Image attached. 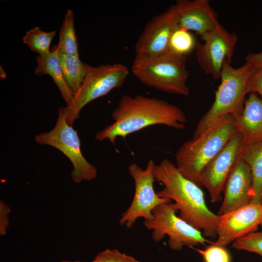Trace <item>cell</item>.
<instances>
[{
  "mask_svg": "<svg viewBox=\"0 0 262 262\" xmlns=\"http://www.w3.org/2000/svg\"><path fill=\"white\" fill-rule=\"evenodd\" d=\"M112 116L114 122L98 132L96 140L108 139L115 144L118 137L125 138L150 126L163 125L182 130L187 122L184 113L177 105L140 95L122 96Z\"/></svg>",
  "mask_w": 262,
  "mask_h": 262,
  "instance_id": "obj_1",
  "label": "cell"
},
{
  "mask_svg": "<svg viewBox=\"0 0 262 262\" xmlns=\"http://www.w3.org/2000/svg\"><path fill=\"white\" fill-rule=\"evenodd\" d=\"M154 175L156 181L164 186L157 192L158 196L173 200L179 216L204 237L216 238L218 215L208 207L200 186L182 176L176 165L166 159L155 165Z\"/></svg>",
  "mask_w": 262,
  "mask_h": 262,
  "instance_id": "obj_2",
  "label": "cell"
},
{
  "mask_svg": "<svg viewBox=\"0 0 262 262\" xmlns=\"http://www.w3.org/2000/svg\"><path fill=\"white\" fill-rule=\"evenodd\" d=\"M237 133L232 116L221 118L178 149L175 159L178 170L199 186L203 169Z\"/></svg>",
  "mask_w": 262,
  "mask_h": 262,
  "instance_id": "obj_3",
  "label": "cell"
},
{
  "mask_svg": "<svg viewBox=\"0 0 262 262\" xmlns=\"http://www.w3.org/2000/svg\"><path fill=\"white\" fill-rule=\"evenodd\" d=\"M230 64L228 62L224 64L220 74L221 83L215 92L214 100L198 121L193 137L200 135L221 118L242 112L253 68L247 63L238 68L232 67Z\"/></svg>",
  "mask_w": 262,
  "mask_h": 262,
  "instance_id": "obj_4",
  "label": "cell"
},
{
  "mask_svg": "<svg viewBox=\"0 0 262 262\" xmlns=\"http://www.w3.org/2000/svg\"><path fill=\"white\" fill-rule=\"evenodd\" d=\"M186 57L169 51L160 55L134 58L132 74L149 88L171 94L188 96L189 72Z\"/></svg>",
  "mask_w": 262,
  "mask_h": 262,
  "instance_id": "obj_5",
  "label": "cell"
},
{
  "mask_svg": "<svg viewBox=\"0 0 262 262\" xmlns=\"http://www.w3.org/2000/svg\"><path fill=\"white\" fill-rule=\"evenodd\" d=\"M66 116V107H60L54 128L36 135L35 141L37 144L56 148L69 159L73 166L71 177L75 182L93 180L97 176V168L83 156L77 132L68 124Z\"/></svg>",
  "mask_w": 262,
  "mask_h": 262,
  "instance_id": "obj_6",
  "label": "cell"
},
{
  "mask_svg": "<svg viewBox=\"0 0 262 262\" xmlns=\"http://www.w3.org/2000/svg\"><path fill=\"white\" fill-rule=\"evenodd\" d=\"M85 66L86 74L82 84L66 106V121L71 126L86 104L121 87L129 74L128 67L121 64L93 66L85 63Z\"/></svg>",
  "mask_w": 262,
  "mask_h": 262,
  "instance_id": "obj_7",
  "label": "cell"
},
{
  "mask_svg": "<svg viewBox=\"0 0 262 262\" xmlns=\"http://www.w3.org/2000/svg\"><path fill=\"white\" fill-rule=\"evenodd\" d=\"M177 212L173 203H165L152 211L151 219L144 220V226L152 230L154 241L160 242L167 235L168 246L174 250H181L185 246L193 247L210 243L201 231L177 216Z\"/></svg>",
  "mask_w": 262,
  "mask_h": 262,
  "instance_id": "obj_8",
  "label": "cell"
},
{
  "mask_svg": "<svg viewBox=\"0 0 262 262\" xmlns=\"http://www.w3.org/2000/svg\"><path fill=\"white\" fill-rule=\"evenodd\" d=\"M155 165L151 159L148 161L145 169L134 163L129 165L128 170L134 180L135 192L131 203L121 215L119 221L120 225L130 229L138 218L150 220L153 218L152 211L157 206L172 201L168 198L160 197L155 191L154 183L156 180L154 170Z\"/></svg>",
  "mask_w": 262,
  "mask_h": 262,
  "instance_id": "obj_9",
  "label": "cell"
},
{
  "mask_svg": "<svg viewBox=\"0 0 262 262\" xmlns=\"http://www.w3.org/2000/svg\"><path fill=\"white\" fill-rule=\"evenodd\" d=\"M196 46L197 61L201 68L215 79L220 78L224 64H231L238 37L227 31L218 22Z\"/></svg>",
  "mask_w": 262,
  "mask_h": 262,
  "instance_id": "obj_10",
  "label": "cell"
},
{
  "mask_svg": "<svg viewBox=\"0 0 262 262\" xmlns=\"http://www.w3.org/2000/svg\"><path fill=\"white\" fill-rule=\"evenodd\" d=\"M178 27L175 5L153 17L145 25L135 44V58L150 57L168 52L170 37Z\"/></svg>",
  "mask_w": 262,
  "mask_h": 262,
  "instance_id": "obj_11",
  "label": "cell"
},
{
  "mask_svg": "<svg viewBox=\"0 0 262 262\" xmlns=\"http://www.w3.org/2000/svg\"><path fill=\"white\" fill-rule=\"evenodd\" d=\"M244 144L241 135L237 133L202 171L199 186L206 188L212 202L221 200L228 176Z\"/></svg>",
  "mask_w": 262,
  "mask_h": 262,
  "instance_id": "obj_12",
  "label": "cell"
},
{
  "mask_svg": "<svg viewBox=\"0 0 262 262\" xmlns=\"http://www.w3.org/2000/svg\"><path fill=\"white\" fill-rule=\"evenodd\" d=\"M262 226V203L247 205L218 215L216 240L211 243L222 246L257 230Z\"/></svg>",
  "mask_w": 262,
  "mask_h": 262,
  "instance_id": "obj_13",
  "label": "cell"
},
{
  "mask_svg": "<svg viewBox=\"0 0 262 262\" xmlns=\"http://www.w3.org/2000/svg\"><path fill=\"white\" fill-rule=\"evenodd\" d=\"M223 193L224 197L219 210V215L247 205L252 200L251 170L240 154L228 176Z\"/></svg>",
  "mask_w": 262,
  "mask_h": 262,
  "instance_id": "obj_14",
  "label": "cell"
},
{
  "mask_svg": "<svg viewBox=\"0 0 262 262\" xmlns=\"http://www.w3.org/2000/svg\"><path fill=\"white\" fill-rule=\"evenodd\" d=\"M175 5L179 27L194 31L201 38L218 22L208 0H179Z\"/></svg>",
  "mask_w": 262,
  "mask_h": 262,
  "instance_id": "obj_15",
  "label": "cell"
},
{
  "mask_svg": "<svg viewBox=\"0 0 262 262\" xmlns=\"http://www.w3.org/2000/svg\"><path fill=\"white\" fill-rule=\"evenodd\" d=\"M232 117L244 144L262 140V99L255 93H249L242 112Z\"/></svg>",
  "mask_w": 262,
  "mask_h": 262,
  "instance_id": "obj_16",
  "label": "cell"
},
{
  "mask_svg": "<svg viewBox=\"0 0 262 262\" xmlns=\"http://www.w3.org/2000/svg\"><path fill=\"white\" fill-rule=\"evenodd\" d=\"M37 66L34 72L37 76L49 75L58 87L67 106L74 98V94L68 86L62 69L59 51L57 46L53 50L36 58Z\"/></svg>",
  "mask_w": 262,
  "mask_h": 262,
  "instance_id": "obj_17",
  "label": "cell"
},
{
  "mask_svg": "<svg viewBox=\"0 0 262 262\" xmlns=\"http://www.w3.org/2000/svg\"><path fill=\"white\" fill-rule=\"evenodd\" d=\"M240 155L250 167L252 177L253 197L251 203H262V140L244 144Z\"/></svg>",
  "mask_w": 262,
  "mask_h": 262,
  "instance_id": "obj_18",
  "label": "cell"
},
{
  "mask_svg": "<svg viewBox=\"0 0 262 262\" xmlns=\"http://www.w3.org/2000/svg\"><path fill=\"white\" fill-rule=\"evenodd\" d=\"M59 56L66 80L75 95L79 91L86 76L87 71L85 63H83L78 56L67 54L60 51Z\"/></svg>",
  "mask_w": 262,
  "mask_h": 262,
  "instance_id": "obj_19",
  "label": "cell"
},
{
  "mask_svg": "<svg viewBox=\"0 0 262 262\" xmlns=\"http://www.w3.org/2000/svg\"><path fill=\"white\" fill-rule=\"evenodd\" d=\"M57 48L64 53L79 57L78 43L74 28V14L68 10L64 16L59 33Z\"/></svg>",
  "mask_w": 262,
  "mask_h": 262,
  "instance_id": "obj_20",
  "label": "cell"
},
{
  "mask_svg": "<svg viewBox=\"0 0 262 262\" xmlns=\"http://www.w3.org/2000/svg\"><path fill=\"white\" fill-rule=\"evenodd\" d=\"M56 32H44L39 27H34L28 31L22 38L23 42L39 55L49 53L51 41Z\"/></svg>",
  "mask_w": 262,
  "mask_h": 262,
  "instance_id": "obj_21",
  "label": "cell"
},
{
  "mask_svg": "<svg viewBox=\"0 0 262 262\" xmlns=\"http://www.w3.org/2000/svg\"><path fill=\"white\" fill-rule=\"evenodd\" d=\"M195 39L189 31L178 27L172 33L169 42L168 51L180 56L185 55L193 49Z\"/></svg>",
  "mask_w": 262,
  "mask_h": 262,
  "instance_id": "obj_22",
  "label": "cell"
},
{
  "mask_svg": "<svg viewBox=\"0 0 262 262\" xmlns=\"http://www.w3.org/2000/svg\"><path fill=\"white\" fill-rule=\"evenodd\" d=\"M236 249L253 252L262 257V230L255 231L239 238L232 243Z\"/></svg>",
  "mask_w": 262,
  "mask_h": 262,
  "instance_id": "obj_23",
  "label": "cell"
},
{
  "mask_svg": "<svg viewBox=\"0 0 262 262\" xmlns=\"http://www.w3.org/2000/svg\"><path fill=\"white\" fill-rule=\"evenodd\" d=\"M212 244L204 249H196L204 262H231L230 255L225 246Z\"/></svg>",
  "mask_w": 262,
  "mask_h": 262,
  "instance_id": "obj_24",
  "label": "cell"
},
{
  "mask_svg": "<svg viewBox=\"0 0 262 262\" xmlns=\"http://www.w3.org/2000/svg\"><path fill=\"white\" fill-rule=\"evenodd\" d=\"M91 262H139L131 256L117 249H106L99 252Z\"/></svg>",
  "mask_w": 262,
  "mask_h": 262,
  "instance_id": "obj_25",
  "label": "cell"
},
{
  "mask_svg": "<svg viewBox=\"0 0 262 262\" xmlns=\"http://www.w3.org/2000/svg\"><path fill=\"white\" fill-rule=\"evenodd\" d=\"M248 91L249 93H258L262 99V70L253 69L248 82Z\"/></svg>",
  "mask_w": 262,
  "mask_h": 262,
  "instance_id": "obj_26",
  "label": "cell"
},
{
  "mask_svg": "<svg viewBox=\"0 0 262 262\" xmlns=\"http://www.w3.org/2000/svg\"><path fill=\"white\" fill-rule=\"evenodd\" d=\"M9 206L3 201H0V235L4 236L9 225L8 214L10 212Z\"/></svg>",
  "mask_w": 262,
  "mask_h": 262,
  "instance_id": "obj_27",
  "label": "cell"
},
{
  "mask_svg": "<svg viewBox=\"0 0 262 262\" xmlns=\"http://www.w3.org/2000/svg\"><path fill=\"white\" fill-rule=\"evenodd\" d=\"M246 60V63L249 64L254 69L262 70V51L249 53Z\"/></svg>",
  "mask_w": 262,
  "mask_h": 262,
  "instance_id": "obj_28",
  "label": "cell"
},
{
  "mask_svg": "<svg viewBox=\"0 0 262 262\" xmlns=\"http://www.w3.org/2000/svg\"><path fill=\"white\" fill-rule=\"evenodd\" d=\"M59 262H81L80 261H74V262H71V261H65V260H64V261H61Z\"/></svg>",
  "mask_w": 262,
  "mask_h": 262,
  "instance_id": "obj_29",
  "label": "cell"
},
{
  "mask_svg": "<svg viewBox=\"0 0 262 262\" xmlns=\"http://www.w3.org/2000/svg\"></svg>",
  "mask_w": 262,
  "mask_h": 262,
  "instance_id": "obj_30",
  "label": "cell"
}]
</instances>
